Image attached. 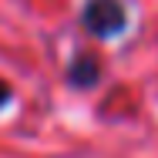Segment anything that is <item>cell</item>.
Returning <instances> with one entry per match:
<instances>
[{
    "mask_svg": "<svg viewBox=\"0 0 158 158\" xmlns=\"http://www.w3.org/2000/svg\"><path fill=\"white\" fill-rule=\"evenodd\" d=\"M84 27L98 37H114L125 31V7L118 0H91L84 7Z\"/></svg>",
    "mask_w": 158,
    "mask_h": 158,
    "instance_id": "1",
    "label": "cell"
},
{
    "mask_svg": "<svg viewBox=\"0 0 158 158\" xmlns=\"http://www.w3.org/2000/svg\"><path fill=\"white\" fill-rule=\"evenodd\" d=\"M71 81L74 84H94L98 81V61L94 57H77L71 67Z\"/></svg>",
    "mask_w": 158,
    "mask_h": 158,
    "instance_id": "2",
    "label": "cell"
},
{
    "mask_svg": "<svg viewBox=\"0 0 158 158\" xmlns=\"http://www.w3.org/2000/svg\"><path fill=\"white\" fill-rule=\"evenodd\" d=\"M7 101H10V88H7V84H3V81H0V108H3V104H7Z\"/></svg>",
    "mask_w": 158,
    "mask_h": 158,
    "instance_id": "3",
    "label": "cell"
}]
</instances>
